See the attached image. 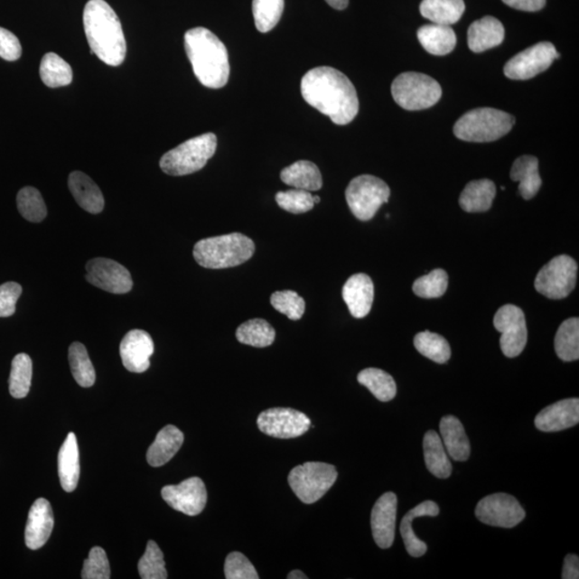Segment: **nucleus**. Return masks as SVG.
Wrapping results in <instances>:
<instances>
[{"label":"nucleus","instance_id":"6e6552de","mask_svg":"<svg viewBox=\"0 0 579 579\" xmlns=\"http://www.w3.org/2000/svg\"><path fill=\"white\" fill-rule=\"evenodd\" d=\"M337 477V470L332 464L309 462L292 469L288 481L302 502L313 504L332 489Z\"/></svg>","mask_w":579,"mask_h":579},{"label":"nucleus","instance_id":"4468645a","mask_svg":"<svg viewBox=\"0 0 579 579\" xmlns=\"http://www.w3.org/2000/svg\"><path fill=\"white\" fill-rule=\"evenodd\" d=\"M257 424L263 434L279 439L301 437L312 425L306 415L291 408H272L263 411L257 416Z\"/></svg>","mask_w":579,"mask_h":579},{"label":"nucleus","instance_id":"1a4fd4ad","mask_svg":"<svg viewBox=\"0 0 579 579\" xmlns=\"http://www.w3.org/2000/svg\"><path fill=\"white\" fill-rule=\"evenodd\" d=\"M391 196L387 182L372 175H360L350 182L346 199L352 214L360 221L372 219Z\"/></svg>","mask_w":579,"mask_h":579},{"label":"nucleus","instance_id":"e433bc0d","mask_svg":"<svg viewBox=\"0 0 579 579\" xmlns=\"http://www.w3.org/2000/svg\"><path fill=\"white\" fill-rule=\"evenodd\" d=\"M276 332L266 320L252 319L238 326L237 338L243 345L266 348L273 345Z\"/></svg>","mask_w":579,"mask_h":579},{"label":"nucleus","instance_id":"603ef678","mask_svg":"<svg viewBox=\"0 0 579 579\" xmlns=\"http://www.w3.org/2000/svg\"><path fill=\"white\" fill-rule=\"evenodd\" d=\"M509 7L516 10L526 11V13H537L544 8L546 0H502Z\"/></svg>","mask_w":579,"mask_h":579},{"label":"nucleus","instance_id":"0eeeda50","mask_svg":"<svg viewBox=\"0 0 579 579\" xmlns=\"http://www.w3.org/2000/svg\"><path fill=\"white\" fill-rule=\"evenodd\" d=\"M392 95L395 102L405 110L420 111L434 106L443 96V89L426 74L405 72L394 79Z\"/></svg>","mask_w":579,"mask_h":579},{"label":"nucleus","instance_id":"5701e85b","mask_svg":"<svg viewBox=\"0 0 579 579\" xmlns=\"http://www.w3.org/2000/svg\"><path fill=\"white\" fill-rule=\"evenodd\" d=\"M68 186L81 208L90 214H99L105 209V198L97 183L83 172H72Z\"/></svg>","mask_w":579,"mask_h":579},{"label":"nucleus","instance_id":"dca6fc26","mask_svg":"<svg viewBox=\"0 0 579 579\" xmlns=\"http://www.w3.org/2000/svg\"><path fill=\"white\" fill-rule=\"evenodd\" d=\"M162 496L172 509L188 516L202 513L208 502V491L200 478L187 479L179 485L164 486Z\"/></svg>","mask_w":579,"mask_h":579},{"label":"nucleus","instance_id":"423d86ee","mask_svg":"<svg viewBox=\"0 0 579 579\" xmlns=\"http://www.w3.org/2000/svg\"><path fill=\"white\" fill-rule=\"evenodd\" d=\"M216 149L217 136L214 134L192 137L164 154L160 160V168L171 176L196 173L214 156Z\"/></svg>","mask_w":579,"mask_h":579},{"label":"nucleus","instance_id":"58836bf2","mask_svg":"<svg viewBox=\"0 0 579 579\" xmlns=\"http://www.w3.org/2000/svg\"><path fill=\"white\" fill-rule=\"evenodd\" d=\"M69 363L74 379L82 388L93 387L96 381V371L89 357L88 350L81 342H73L69 348Z\"/></svg>","mask_w":579,"mask_h":579},{"label":"nucleus","instance_id":"7c9ffc66","mask_svg":"<svg viewBox=\"0 0 579 579\" xmlns=\"http://www.w3.org/2000/svg\"><path fill=\"white\" fill-rule=\"evenodd\" d=\"M424 458L428 472L438 479H447L452 474V463L437 432L429 431L423 441Z\"/></svg>","mask_w":579,"mask_h":579},{"label":"nucleus","instance_id":"f3484780","mask_svg":"<svg viewBox=\"0 0 579 579\" xmlns=\"http://www.w3.org/2000/svg\"><path fill=\"white\" fill-rule=\"evenodd\" d=\"M397 496L387 492L375 503L371 511L372 537L378 546L388 549L393 546L397 528Z\"/></svg>","mask_w":579,"mask_h":579},{"label":"nucleus","instance_id":"4d7b16f0","mask_svg":"<svg viewBox=\"0 0 579 579\" xmlns=\"http://www.w3.org/2000/svg\"><path fill=\"white\" fill-rule=\"evenodd\" d=\"M313 200L314 204H319L321 201L320 197L318 196H313Z\"/></svg>","mask_w":579,"mask_h":579},{"label":"nucleus","instance_id":"49530a36","mask_svg":"<svg viewBox=\"0 0 579 579\" xmlns=\"http://www.w3.org/2000/svg\"><path fill=\"white\" fill-rule=\"evenodd\" d=\"M275 199L279 208L292 214L307 213L314 206L311 191H302V189L294 188L292 191H280Z\"/></svg>","mask_w":579,"mask_h":579},{"label":"nucleus","instance_id":"2f4dec72","mask_svg":"<svg viewBox=\"0 0 579 579\" xmlns=\"http://www.w3.org/2000/svg\"><path fill=\"white\" fill-rule=\"evenodd\" d=\"M511 179L519 182L521 197L525 200L535 198L542 186L537 158L521 156L516 159L511 170Z\"/></svg>","mask_w":579,"mask_h":579},{"label":"nucleus","instance_id":"f8f14e48","mask_svg":"<svg viewBox=\"0 0 579 579\" xmlns=\"http://www.w3.org/2000/svg\"><path fill=\"white\" fill-rule=\"evenodd\" d=\"M494 325L501 332L500 347L507 358L518 357L528 340L525 313L515 305H504L495 314Z\"/></svg>","mask_w":579,"mask_h":579},{"label":"nucleus","instance_id":"9d476101","mask_svg":"<svg viewBox=\"0 0 579 579\" xmlns=\"http://www.w3.org/2000/svg\"><path fill=\"white\" fill-rule=\"evenodd\" d=\"M577 268V263L571 257H555L538 272L535 282L536 290L550 300H563L575 288Z\"/></svg>","mask_w":579,"mask_h":579},{"label":"nucleus","instance_id":"864d4df0","mask_svg":"<svg viewBox=\"0 0 579 579\" xmlns=\"http://www.w3.org/2000/svg\"><path fill=\"white\" fill-rule=\"evenodd\" d=\"M564 579H578L579 578V559L576 555H567L565 559V565L563 571Z\"/></svg>","mask_w":579,"mask_h":579},{"label":"nucleus","instance_id":"a19ab883","mask_svg":"<svg viewBox=\"0 0 579 579\" xmlns=\"http://www.w3.org/2000/svg\"><path fill=\"white\" fill-rule=\"evenodd\" d=\"M285 0H254L252 13L260 33H268L278 24L284 13Z\"/></svg>","mask_w":579,"mask_h":579},{"label":"nucleus","instance_id":"4c0bfd02","mask_svg":"<svg viewBox=\"0 0 579 579\" xmlns=\"http://www.w3.org/2000/svg\"><path fill=\"white\" fill-rule=\"evenodd\" d=\"M33 377V362L30 355L17 354L11 366L9 391L13 397L20 399L30 393Z\"/></svg>","mask_w":579,"mask_h":579},{"label":"nucleus","instance_id":"ddd939ff","mask_svg":"<svg viewBox=\"0 0 579 579\" xmlns=\"http://www.w3.org/2000/svg\"><path fill=\"white\" fill-rule=\"evenodd\" d=\"M559 53L553 43L540 42L515 55L504 66V74L511 79H529L552 66Z\"/></svg>","mask_w":579,"mask_h":579},{"label":"nucleus","instance_id":"bb28decb","mask_svg":"<svg viewBox=\"0 0 579 579\" xmlns=\"http://www.w3.org/2000/svg\"><path fill=\"white\" fill-rule=\"evenodd\" d=\"M79 453L76 434L69 433L59 453V475L62 489L76 490L79 479Z\"/></svg>","mask_w":579,"mask_h":579},{"label":"nucleus","instance_id":"f704fd0d","mask_svg":"<svg viewBox=\"0 0 579 579\" xmlns=\"http://www.w3.org/2000/svg\"><path fill=\"white\" fill-rule=\"evenodd\" d=\"M40 77L50 89H59L71 84L73 72L70 65L55 53L43 56L40 65Z\"/></svg>","mask_w":579,"mask_h":579},{"label":"nucleus","instance_id":"72a5a7b5","mask_svg":"<svg viewBox=\"0 0 579 579\" xmlns=\"http://www.w3.org/2000/svg\"><path fill=\"white\" fill-rule=\"evenodd\" d=\"M358 381L369 388L372 395L382 403H388L397 397V382L391 375L384 370L366 369L360 372Z\"/></svg>","mask_w":579,"mask_h":579},{"label":"nucleus","instance_id":"2eb2a0df","mask_svg":"<svg viewBox=\"0 0 579 579\" xmlns=\"http://www.w3.org/2000/svg\"><path fill=\"white\" fill-rule=\"evenodd\" d=\"M86 280L97 288L114 294H125L133 289L134 282L127 268L119 263L96 257L86 265Z\"/></svg>","mask_w":579,"mask_h":579},{"label":"nucleus","instance_id":"a18cd8bd","mask_svg":"<svg viewBox=\"0 0 579 579\" xmlns=\"http://www.w3.org/2000/svg\"><path fill=\"white\" fill-rule=\"evenodd\" d=\"M272 306L290 320L297 321L305 313L306 303L294 291H277L271 296Z\"/></svg>","mask_w":579,"mask_h":579},{"label":"nucleus","instance_id":"9b49d317","mask_svg":"<svg viewBox=\"0 0 579 579\" xmlns=\"http://www.w3.org/2000/svg\"><path fill=\"white\" fill-rule=\"evenodd\" d=\"M475 516L485 525L514 528L526 518V512L518 499L503 494L487 496L478 503Z\"/></svg>","mask_w":579,"mask_h":579},{"label":"nucleus","instance_id":"c756f323","mask_svg":"<svg viewBox=\"0 0 579 579\" xmlns=\"http://www.w3.org/2000/svg\"><path fill=\"white\" fill-rule=\"evenodd\" d=\"M496 191L495 182L490 180L469 182L461 194V208L467 213H484L491 208Z\"/></svg>","mask_w":579,"mask_h":579},{"label":"nucleus","instance_id":"aec40b11","mask_svg":"<svg viewBox=\"0 0 579 579\" xmlns=\"http://www.w3.org/2000/svg\"><path fill=\"white\" fill-rule=\"evenodd\" d=\"M54 528V514L51 503L39 498L33 504L25 529V543L28 548L36 550L44 546Z\"/></svg>","mask_w":579,"mask_h":579},{"label":"nucleus","instance_id":"3c124183","mask_svg":"<svg viewBox=\"0 0 579 579\" xmlns=\"http://www.w3.org/2000/svg\"><path fill=\"white\" fill-rule=\"evenodd\" d=\"M22 56V45L14 33L0 27V57L7 61H15Z\"/></svg>","mask_w":579,"mask_h":579},{"label":"nucleus","instance_id":"f03ea898","mask_svg":"<svg viewBox=\"0 0 579 579\" xmlns=\"http://www.w3.org/2000/svg\"><path fill=\"white\" fill-rule=\"evenodd\" d=\"M84 30L91 50L105 64L122 65L127 54L122 23L105 0H89L85 5Z\"/></svg>","mask_w":579,"mask_h":579},{"label":"nucleus","instance_id":"f257e3e1","mask_svg":"<svg viewBox=\"0 0 579 579\" xmlns=\"http://www.w3.org/2000/svg\"><path fill=\"white\" fill-rule=\"evenodd\" d=\"M304 100L332 123L345 126L351 123L360 110L357 89L340 70L332 67L312 69L302 79Z\"/></svg>","mask_w":579,"mask_h":579},{"label":"nucleus","instance_id":"39448f33","mask_svg":"<svg viewBox=\"0 0 579 579\" xmlns=\"http://www.w3.org/2000/svg\"><path fill=\"white\" fill-rule=\"evenodd\" d=\"M515 118L511 114L491 107H479L469 111L457 120L454 134L462 141L494 142L508 135Z\"/></svg>","mask_w":579,"mask_h":579},{"label":"nucleus","instance_id":"c03bdc74","mask_svg":"<svg viewBox=\"0 0 579 579\" xmlns=\"http://www.w3.org/2000/svg\"><path fill=\"white\" fill-rule=\"evenodd\" d=\"M449 285V277L444 269H434L433 272L416 280L415 294L423 298H438L443 296Z\"/></svg>","mask_w":579,"mask_h":579},{"label":"nucleus","instance_id":"5fc2aeb1","mask_svg":"<svg viewBox=\"0 0 579 579\" xmlns=\"http://www.w3.org/2000/svg\"><path fill=\"white\" fill-rule=\"evenodd\" d=\"M325 2L336 10L346 9L349 5V0H325Z\"/></svg>","mask_w":579,"mask_h":579},{"label":"nucleus","instance_id":"c85d7f7f","mask_svg":"<svg viewBox=\"0 0 579 579\" xmlns=\"http://www.w3.org/2000/svg\"><path fill=\"white\" fill-rule=\"evenodd\" d=\"M280 179L291 187L306 191H318L323 186L322 175L317 165L307 160H300L286 166Z\"/></svg>","mask_w":579,"mask_h":579},{"label":"nucleus","instance_id":"393cba45","mask_svg":"<svg viewBox=\"0 0 579 579\" xmlns=\"http://www.w3.org/2000/svg\"><path fill=\"white\" fill-rule=\"evenodd\" d=\"M441 439L447 454L456 462H466L472 453V446L462 424L454 416H446L440 422Z\"/></svg>","mask_w":579,"mask_h":579},{"label":"nucleus","instance_id":"7ed1b4c3","mask_svg":"<svg viewBox=\"0 0 579 579\" xmlns=\"http://www.w3.org/2000/svg\"><path fill=\"white\" fill-rule=\"evenodd\" d=\"M185 49L194 74L205 88L218 89L230 77V62L226 45L204 27L192 28L185 34Z\"/></svg>","mask_w":579,"mask_h":579},{"label":"nucleus","instance_id":"cd10ccee","mask_svg":"<svg viewBox=\"0 0 579 579\" xmlns=\"http://www.w3.org/2000/svg\"><path fill=\"white\" fill-rule=\"evenodd\" d=\"M418 42L429 54L444 56L456 47V33L451 26L441 24L424 25L417 32Z\"/></svg>","mask_w":579,"mask_h":579},{"label":"nucleus","instance_id":"473e14b6","mask_svg":"<svg viewBox=\"0 0 579 579\" xmlns=\"http://www.w3.org/2000/svg\"><path fill=\"white\" fill-rule=\"evenodd\" d=\"M466 9L463 0H423L421 14L434 24L451 26L462 19Z\"/></svg>","mask_w":579,"mask_h":579},{"label":"nucleus","instance_id":"b1692460","mask_svg":"<svg viewBox=\"0 0 579 579\" xmlns=\"http://www.w3.org/2000/svg\"><path fill=\"white\" fill-rule=\"evenodd\" d=\"M440 513L438 504L434 501H424L418 504L415 509L404 516L400 524V533L403 537L406 552L412 557L418 558L425 555L427 552V546L420 538L416 536L412 524L416 518L429 516V518H435Z\"/></svg>","mask_w":579,"mask_h":579},{"label":"nucleus","instance_id":"09e8293b","mask_svg":"<svg viewBox=\"0 0 579 579\" xmlns=\"http://www.w3.org/2000/svg\"><path fill=\"white\" fill-rule=\"evenodd\" d=\"M227 579H259V575L245 555L233 552L228 555L225 563Z\"/></svg>","mask_w":579,"mask_h":579},{"label":"nucleus","instance_id":"6e6d98bb","mask_svg":"<svg viewBox=\"0 0 579 579\" xmlns=\"http://www.w3.org/2000/svg\"><path fill=\"white\" fill-rule=\"evenodd\" d=\"M288 578L289 579H306L308 578V576L304 574L302 571L294 570L289 573Z\"/></svg>","mask_w":579,"mask_h":579},{"label":"nucleus","instance_id":"a211bd4d","mask_svg":"<svg viewBox=\"0 0 579 579\" xmlns=\"http://www.w3.org/2000/svg\"><path fill=\"white\" fill-rule=\"evenodd\" d=\"M154 341L145 331H130L120 342L119 352L125 369L142 374L151 366V357L154 353Z\"/></svg>","mask_w":579,"mask_h":579},{"label":"nucleus","instance_id":"20e7f679","mask_svg":"<svg viewBox=\"0 0 579 579\" xmlns=\"http://www.w3.org/2000/svg\"><path fill=\"white\" fill-rule=\"evenodd\" d=\"M255 250V243L246 235L231 233L200 240L194 246L193 257L202 267L221 269L243 265Z\"/></svg>","mask_w":579,"mask_h":579},{"label":"nucleus","instance_id":"4be33fe9","mask_svg":"<svg viewBox=\"0 0 579 579\" xmlns=\"http://www.w3.org/2000/svg\"><path fill=\"white\" fill-rule=\"evenodd\" d=\"M504 27L502 23L495 17L485 16L475 21L469 27L468 45L474 53L498 47L504 40Z\"/></svg>","mask_w":579,"mask_h":579},{"label":"nucleus","instance_id":"79ce46f5","mask_svg":"<svg viewBox=\"0 0 579 579\" xmlns=\"http://www.w3.org/2000/svg\"><path fill=\"white\" fill-rule=\"evenodd\" d=\"M16 203L20 214L28 221L42 222L48 215L47 205L36 188H23L17 193Z\"/></svg>","mask_w":579,"mask_h":579},{"label":"nucleus","instance_id":"412c9836","mask_svg":"<svg viewBox=\"0 0 579 579\" xmlns=\"http://www.w3.org/2000/svg\"><path fill=\"white\" fill-rule=\"evenodd\" d=\"M343 301L354 318H365L371 311L375 297V285L366 274H355L342 288Z\"/></svg>","mask_w":579,"mask_h":579},{"label":"nucleus","instance_id":"a878e982","mask_svg":"<svg viewBox=\"0 0 579 579\" xmlns=\"http://www.w3.org/2000/svg\"><path fill=\"white\" fill-rule=\"evenodd\" d=\"M183 440L185 437L179 428L173 425L165 426L149 446L146 455L148 463L152 467H162L168 463L181 450Z\"/></svg>","mask_w":579,"mask_h":579},{"label":"nucleus","instance_id":"de8ad7c7","mask_svg":"<svg viewBox=\"0 0 579 579\" xmlns=\"http://www.w3.org/2000/svg\"><path fill=\"white\" fill-rule=\"evenodd\" d=\"M110 577V564L105 549L99 546L91 548L89 558L84 561L82 578L108 579Z\"/></svg>","mask_w":579,"mask_h":579},{"label":"nucleus","instance_id":"37998d69","mask_svg":"<svg viewBox=\"0 0 579 579\" xmlns=\"http://www.w3.org/2000/svg\"><path fill=\"white\" fill-rule=\"evenodd\" d=\"M137 567H139L140 576L143 579L168 578L163 554L156 542L148 541L145 554L143 555Z\"/></svg>","mask_w":579,"mask_h":579},{"label":"nucleus","instance_id":"ea45409f","mask_svg":"<svg viewBox=\"0 0 579 579\" xmlns=\"http://www.w3.org/2000/svg\"><path fill=\"white\" fill-rule=\"evenodd\" d=\"M415 347L424 357L433 362L444 364L451 359V347L444 337L425 331L415 337Z\"/></svg>","mask_w":579,"mask_h":579},{"label":"nucleus","instance_id":"8fccbe9b","mask_svg":"<svg viewBox=\"0 0 579 579\" xmlns=\"http://www.w3.org/2000/svg\"><path fill=\"white\" fill-rule=\"evenodd\" d=\"M22 286L16 283L0 285V318H8L15 313L16 302L22 294Z\"/></svg>","mask_w":579,"mask_h":579},{"label":"nucleus","instance_id":"6ab92c4d","mask_svg":"<svg viewBox=\"0 0 579 579\" xmlns=\"http://www.w3.org/2000/svg\"><path fill=\"white\" fill-rule=\"evenodd\" d=\"M579 423V399L569 398L546 406L538 414L535 425L538 431L556 433L574 427Z\"/></svg>","mask_w":579,"mask_h":579},{"label":"nucleus","instance_id":"c9c22d12","mask_svg":"<svg viewBox=\"0 0 579 579\" xmlns=\"http://www.w3.org/2000/svg\"><path fill=\"white\" fill-rule=\"evenodd\" d=\"M555 350L564 362H573L579 359V319L565 321L555 338Z\"/></svg>","mask_w":579,"mask_h":579}]
</instances>
